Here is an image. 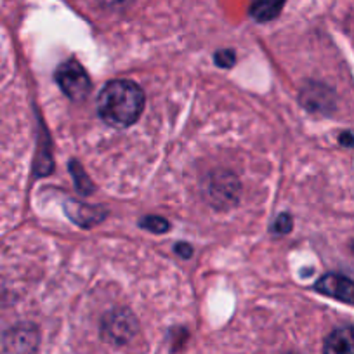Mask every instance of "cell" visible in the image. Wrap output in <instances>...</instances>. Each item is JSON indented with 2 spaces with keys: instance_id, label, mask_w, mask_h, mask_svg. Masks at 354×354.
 Segmentation results:
<instances>
[{
  "instance_id": "6da1fadb",
  "label": "cell",
  "mask_w": 354,
  "mask_h": 354,
  "mask_svg": "<svg viewBox=\"0 0 354 354\" xmlns=\"http://www.w3.org/2000/svg\"><path fill=\"white\" fill-rule=\"evenodd\" d=\"M145 110V93L131 80H113L101 91L97 111L106 124L129 127L136 124Z\"/></svg>"
},
{
  "instance_id": "7a4b0ae2",
  "label": "cell",
  "mask_w": 354,
  "mask_h": 354,
  "mask_svg": "<svg viewBox=\"0 0 354 354\" xmlns=\"http://www.w3.org/2000/svg\"><path fill=\"white\" fill-rule=\"evenodd\" d=\"M241 186L238 177L227 170H216L209 174L205 181V198L216 209H227L238 202Z\"/></svg>"
},
{
  "instance_id": "3957f363",
  "label": "cell",
  "mask_w": 354,
  "mask_h": 354,
  "mask_svg": "<svg viewBox=\"0 0 354 354\" xmlns=\"http://www.w3.org/2000/svg\"><path fill=\"white\" fill-rule=\"evenodd\" d=\"M56 82L71 101H84L91 93V78L78 61L68 59L56 70Z\"/></svg>"
},
{
  "instance_id": "277c9868",
  "label": "cell",
  "mask_w": 354,
  "mask_h": 354,
  "mask_svg": "<svg viewBox=\"0 0 354 354\" xmlns=\"http://www.w3.org/2000/svg\"><path fill=\"white\" fill-rule=\"evenodd\" d=\"M138 332V322L127 309H115L103 319V337L111 344H125Z\"/></svg>"
},
{
  "instance_id": "5b68a950",
  "label": "cell",
  "mask_w": 354,
  "mask_h": 354,
  "mask_svg": "<svg viewBox=\"0 0 354 354\" xmlns=\"http://www.w3.org/2000/svg\"><path fill=\"white\" fill-rule=\"evenodd\" d=\"M315 290L326 297L354 306V281L340 274H325L315 285Z\"/></svg>"
},
{
  "instance_id": "8992f818",
  "label": "cell",
  "mask_w": 354,
  "mask_h": 354,
  "mask_svg": "<svg viewBox=\"0 0 354 354\" xmlns=\"http://www.w3.org/2000/svg\"><path fill=\"white\" fill-rule=\"evenodd\" d=\"M323 354H354V326L333 330L326 337Z\"/></svg>"
},
{
  "instance_id": "52a82bcc",
  "label": "cell",
  "mask_w": 354,
  "mask_h": 354,
  "mask_svg": "<svg viewBox=\"0 0 354 354\" xmlns=\"http://www.w3.org/2000/svg\"><path fill=\"white\" fill-rule=\"evenodd\" d=\"M330 91L319 84H311L301 93V103L309 111H325L330 108Z\"/></svg>"
},
{
  "instance_id": "ba28073f",
  "label": "cell",
  "mask_w": 354,
  "mask_h": 354,
  "mask_svg": "<svg viewBox=\"0 0 354 354\" xmlns=\"http://www.w3.org/2000/svg\"><path fill=\"white\" fill-rule=\"evenodd\" d=\"M287 0H254L250 8V16L257 23L273 21L283 11Z\"/></svg>"
},
{
  "instance_id": "9c48e42d",
  "label": "cell",
  "mask_w": 354,
  "mask_h": 354,
  "mask_svg": "<svg viewBox=\"0 0 354 354\" xmlns=\"http://www.w3.org/2000/svg\"><path fill=\"white\" fill-rule=\"evenodd\" d=\"M104 210L97 209V207H87L84 203H75L71 202V207H68V216L71 217V221H75L80 226L88 227L93 224L100 223L104 217Z\"/></svg>"
},
{
  "instance_id": "30bf717a",
  "label": "cell",
  "mask_w": 354,
  "mask_h": 354,
  "mask_svg": "<svg viewBox=\"0 0 354 354\" xmlns=\"http://www.w3.org/2000/svg\"><path fill=\"white\" fill-rule=\"evenodd\" d=\"M37 346V332L33 328H19L9 339V349L15 354H30Z\"/></svg>"
},
{
  "instance_id": "8fae6325",
  "label": "cell",
  "mask_w": 354,
  "mask_h": 354,
  "mask_svg": "<svg viewBox=\"0 0 354 354\" xmlns=\"http://www.w3.org/2000/svg\"><path fill=\"white\" fill-rule=\"evenodd\" d=\"M141 227L151 231V233L162 234V233H165V231H169L170 224H169V221L163 219V217L149 216V217H145V219L141 221Z\"/></svg>"
},
{
  "instance_id": "7c38bea8",
  "label": "cell",
  "mask_w": 354,
  "mask_h": 354,
  "mask_svg": "<svg viewBox=\"0 0 354 354\" xmlns=\"http://www.w3.org/2000/svg\"><path fill=\"white\" fill-rule=\"evenodd\" d=\"M214 61H216L217 66L231 68L234 64V53H233V50H230V49L219 50V53L216 54V57H214Z\"/></svg>"
},
{
  "instance_id": "4fadbf2b",
  "label": "cell",
  "mask_w": 354,
  "mask_h": 354,
  "mask_svg": "<svg viewBox=\"0 0 354 354\" xmlns=\"http://www.w3.org/2000/svg\"><path fill=\"white\" fill-rule=\"evenodd\" d=\"M273 231H277L278 234H287L292 231V217L287 216V214H281L280 217L274 223Z\"/></svg>"
},
{
  "instance_id": "5bb4252c",
  "label": "cell",
  "mask_w": 354,
  "mask_h": 354,
  "mask_svg": "<svg viewBox=\"0 0 354 354\" xmlns=\"http://www.w3.org/2000/svg\"><path fill=\"white\" fill-rule=\"evenodd\" d=\"M176 254L181 255L183 259H189L193 255V248L188 243H179L176 245Z\"/></svg>"
},
{
  "instance_id": "9a60e30c",
  "label": "cell",
  "mask_w": 354,
  "mask_h": 354,
  "mask_svg": "<svg viewBox=\"0 0 354 354\" xmlns=\"http://www.w3.org/2000/svg\"><path fill=\"white\" fill-rule=\"evenodd\" d=\"M340 142H342L344 146H354L353 134H342V138H340Z\"/></svg>"
}]
</instances>
